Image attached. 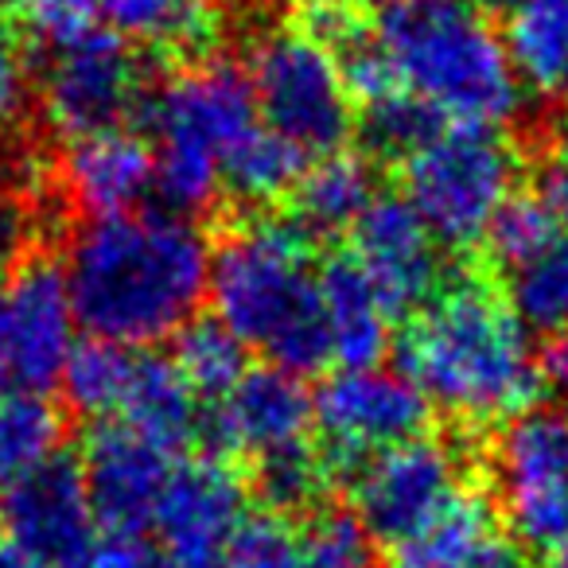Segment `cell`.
<instances>
[{
    "label": "cell",
    "mask_w": 568,
    "mask_h": 568,
    "mask_svg": "<svg viewBox=\"0 0 568 568\" xmlns=\"http://www.w3.org/2000/svg\"><path fill=\"white\" fill-rule=\"evenodd\" d=\"M172 363L187 378V386L199 397H214L219 402L230 386L245 374V347L242 339L226 332L219 320H195L175 335V355Z\"/></svg>",
    "instance_id": "f1b7e54d"
},
{
    "label": "cell",
    "mask_w": 568,
    "mask_h": 568,
    "mask_svg": "<svg viewBox=\"0 0 568 568\" xmlns=\"http://www.w3.org/2000/svg\"><path fill=\"white\" fill-rule=\"evenodd\" d=\"M312 425H316V397L308 394L301 374L281 366L245 371L214 402L211 417L222 448L253 456L257 464L304 448Z\"/></svg>",
    "instance_id": "e0dca14e"
},
{
    "label": "cell",
    "mask_w": 568,
    "mask_h": 568,
    "mask_svg": "<svg viewBox=\"0 0 568 568\" xmlns=\"http://www.w3.org/2000/svg\"><path fill=\"white\" fill-rule=\"evenodd\" d=\"M105 20L133 48H156L191 55L219 32L211 0H102Z\"/></svg>",
    "instance_id": "cb8c5ba5"
},
{
    "label": "cell",
    "mask_w": 568,
    "mask_h": 568,
    "mask_svg": "<svg viewBox=\"0 0 568 568\" xmlns=\"http://www.w3.org/2000/svg\"><path fill=\"white\" fill-rule=\"evenodd\" d=\"M79 568H172V560L160 541H149L144 534H110L90 549Z\"/></svg>",
    "instance_id": "74e56055"
},
{
    "label": "cell",
    "mask_w": 568,
    "mask_h": 568,
    "mask_svg": "<svg viewBox=\"0 0 568 568\" xmlns=\"http://www.w3.org/2000/svg\"><path fill=\"white\" fill-rule=\"evenodd\" d=\"M541 371H545V378H549L552 386H557L560 394L568 397V332H565V335H557V339L549 343Z\"/></svg>",
    "instance_id": "ab89813d"
},
{
    "label": "cell",
    "mask_w": 568,
    "mask_h": 568,
    "mask_svg": "<svg viewBox=\"0 0 568 568\" xmlns=\"http://www.w3.org/2000/svg\"><path fill=\"white\" fill-rule=\"evenodd\" d=\"M59 187L90 219H118L144 206L156 191V156L144 136L121 129L90 133L67 144Z\"/></svg>",
    "instance_id": "ac0fdd59"
},
{
    "label": "cell",
    "mask_w": 568,
    "mask_h": 568,
    "mask_svg": "<svg viewBox=\"0 0 568 568\" xmlns=\"http://www.w3.org/2000/svg\"><path fill=\"white\" fill-rule=\"evenodd\" d=\"M371 36L397 90L444 125L503 129L526 102L503 32L475 0H374Z\"/></svg>",
    "instance_id": "3957f363"
},
{
    "label": "cell",
    "mask_w": 568,
    "mask_h": 568,
    "mask_svg": "<svg viewBox=\"0 0 568 568\" xmlns=\"http://www.w3.org/2000/svg\"><path fill=\"white\" fill-rule=\"evenodd\" d=\"M537 199L549 206V214L557 219V226L568 234V136L552 149V156L545 160L541 195Z\"/></svg>",
    "instance_id": "f35d334b"
},
{
    "label": "cell",
    "mask_w": 568,
    "mask_h": 568,
    "mask_svg": "<svg viewBox=\"0 0 568 568\" xmlns=\"http://www.w3.org/2000/svg\"><path fill=\"white\" fill-rule=\"evenodd\" d=\"M327 479H332V464H327L320 452H312V444L257 464L261 495L268 498V510H276V514L316 506L327 490Z\"/></svg>",
    "instance_id": "4dcf8cb0"
},
{
    "label": "cell",
    "mask_w": 568,
    "mask_h": 568,
    "mask_svg": "<svg viewBox=\"0 0 568 568\" xmlns=\"http://www.w3.org/2000/svg\"><path fill=\"white\" fill-rule=\"evenodd\" d=\"M12 12L36 43L59 51L94 36L105 4L102 0H12Z\"/></svg>",
    "instance_id": "d6a6232c"
},
{
    "label": "cell",
    "mask_w": 568,
    "mask_h": 568,
    "mask_svg": "<svg viewBox=\"0 0 568 568\" xmlns=\"http://www.w3.org/2000/svg\"><path fill=\"white\" fill-rule=\"evenodd\" d=\"M503 40L529 98L568 102V0H514Z\"/></svg>",
    "instance_id": "44dd1931"
},
{
    "label": "cell",
    "mask_w": 568,
    "mask_h": 568,
    "mask_svg": "<svg viewBox=\"0 0 568 568\" xmlns=\"http://www.w3.org/2000/svg\"><path fill=\"white\" fill-rule=\"evenodd\" d=\"M475 4H479V9H510L514 0H475Z\"/></svg>",
    "instance_id": "b9f144b4"
},
{
    "label": "cell",
    "mask_w": 568,
    "mask_h": 568,
    "mask_svg": "<svg viewBox=\"0 0 568 568\" xmlns=\"http://www.w3.org/2000/svg\"><path fill=\"white\" fill-rule=\"evenodd\" d=\"M560 234L557 219L549 214V206L537 195H514L510 206L498 214V222L490 226L487 245L506 268L521 265L526 257H534L541 245H549Z\"/></svg>",
    "instance_id": "836d02e7"
},
{
    "label": "cell",
    "mask_w": 568,
    "mask_h": 568,
    "mask_svg": "<svg viewBox=\"0 0 568 568\" xmlns=\"http://www.w3.org/2000/svg\"><path fill=\"white\" fill-rule=\"evenodd\" d=\"M301 529L276 510L245 514L237 534L230 537L222 568H296Z\"/></svg>",
    "instance_id": "1f68e13d"
},
{
    "label": "cell",
    "mask_w": 568,
    "mask_h": 568,
    "mask_svg": "<svg viewBox=\"0 0 568 568\" xmlns=\"http://www.w3.org/2000/svg\"><path fill=\"white\" fill-rule=\"evenodd\" d=\"M293 195L296 206H301L304 230L339 234V230H355V222L374 206L378 175H374L371 160L339 149L332 156H320L316 164H308V172H304L301 187Z\"/></svg>",
    "instance_id": "7402d4cb"
},
{
    "label": "cell",
    "mask_w": 568,
    "mask_h": 568,
    "mask_svg": "<svg viewBox=\"0 0 568 568\" xmlns=\"http://www.w3.org/2000/svg\"><path fill=\"white\" fill-rule=\"evenodd\" d=\"M242 521V475L222 456H195L175 464L152 526L172 568H222L226 545Z\"/></svg>",
    "instance_id": "5bb4252c"
},
{
    "label": "cell",
    "mask_w": 568,
    "mask_h": 568,
    "mask_svg": "<svg viewBox=\"0 0 568 568\" xmlns=\"http://www.w3.org/2000/svg\"><path fill=\"white\" fill-rule=\"evenodd\" d=\"M433 405L402 371L358 366L339 371L316 394V425L339 459H371L417 440Z\"/></svg>",
    "instance_id": "7c38bea8"
},
{
    "label": "cell",
    "mask_w": 568,
    "mask_h": 568,
    "mask_svg": "<svg viewBox=\"0 0 568 568\" xmlns=\"http://www.w3.org/2000/svg\"><path fill=\"white\" fill-rule=\"evenodd\" d=\"M467 464L452 444L417 436L363 459L351 479L355 518L374 541L405 545L467 495Z\"/></svg>",
    "instance_id": "9c48e42d"
},
{
    "label": "cell",
    "mask_w": 568,
    "mask_h": 568,
    "mask_svg": "<svg viewBox=\"0 0 568 568\" xmlns=\"http://www.w3.org/2000/svg\"><path fill=\"white\" fill-rule=\"evenodd\" d=\"M79 327L121 347H152L195 324L211 281V242L175 211L90 219L67 242Z\"/></svg>",
    "instance_id": "6da1fadb"
},
{
    "label": "cell",
    "mask_w": 568,
    "mask_h": 568,
    "mask_svg": "<svg viewBox=\"0 0 568 568\" xmlns=\"http://www.w3.org/2000/svg\"><path fill=\"white\" fill-rule=\"evenodd\" d=\"M36 230L32 191L12 160L0 156V268L17 265Z\"/></svg>",
    "instance_id": "d590c367"
},
{
    "label": "cell",
    "mask_w": 568,
    "mask_h": 568,
    "mask_svg": "<svg viewBox=\"0 0 568 568\" xmlns=\"http://www.w3.org/2000/svg\"><path fill=\"white\" fill-rule=\"evenodd\" d=\"M510 308L529 332H568V234L560 230L549 245L510 268Z\"/></svg>",
    "instance_id": "484cf974"
},
{
    "label": "cell",
    "mask_w": 568,
    "mask_h": 568,
    "mask_svg": "<svg viewBox=\"0 0 568 568\" xmlns=\"http://www.w3.org/2000/svg\"><path fill=\"white\" fill-rule=\"evenodd\" d=\"M63 417L43 397H0V479H20L59 459Z\"/></svg>",
    "instance_id": "4316f807"
},
{
    "label": "cell",
    "mask_w": 568,
    "mask_h": 568,
    "mask_svg": "<svg viewBox=\"0 0 568 568\" xmlns=\"http://www.w3.org/2000/svg\"><path fill=\"white\" fill-rule=\"evenodd\" d=\"M79 467L98 521L110 526V534H144V526L156 521L160 498L175 471V452L125 420H110L90 433Z\"/></svg>",
    "instance_id": "9a60e30c"
},
{
    "label": "cell",
    "mask_w": 568,
    "mask_h": 568,
    "mask_svg": "<svg viewBox=\"0 0 568 568\" xmlns=\"http://www.w3.org/2000/svg\"><path fill=\"white\" fill-rule=\"evenodd\" d=\"M296 568H374V537L355 514L324 510L301 529Z\"/></svg>",
    "instance_id": "f546056e"
},
{
    "label": "cell",
    "mask_w": 568,
    "mask_h": 568,
    "mask_svg": "<svg viewBox=\"0 0 568 568\" xmlns=\"http://www.w3.org/2000/svg\"><path fill=\"white\" fill-rule=\"evenodd\" d=\"M394 568H526V552L495 506L467 490L433 526L397 545Z\"/></svg>",
    "instance_id": "d6986e66"
},
{
    "label": "cell",
    "mask_w": 568,
    "mask_h": 568,
    "mask_svg": "<svg viewBox=\"0 0 568 568\" xmlns=\"http://www.w3.org/2000/svg\"><path fill=\"white\" fill-rule=\"evenodd\" d=\"M156 195L175 214L206 211L226 191V168L265 121L242 71L199 63L180 71L152 98Z\"/></svg>",
    "instance_id": "5b68a950"
},
{
    "label": "cell",
    "mask_w": 568,
    "mask_h": 568,
    "mask_svg": "<svg viewBox=\"0 0 568 568\" xmlns=\"http://www.w3.org/2000/svg\"><path fill=\"white\" fill-rule=\"evenodd\" d=\"M320 296H324L327 355L339 371L378 366L394 343L397 312L382 301V293L363 276L351 257L320 268Z\"/></svg>",
    "instance_id": "ffe728a7"
},
{
    "label": "cell",
    "mask_w": 568,
    "mask_h": 568,
    "mask_svg": "<svg viewBox=\"0 0 568 568\" xmlns=\"http://www.w3.org/2000/svg\"><path fill=\"white\" fill-rule=\"evenodd\" d=\"M144 102V71L133 43L118 32H94L59 48L40 82L43 121L67 141L121 129Z\"/></svg>",
    "instance_id": "8fae6325"
},
{
    "label": "cell",
    "mask_w": 568,
    "mask_h": 568,
    "mask_svg": "<svg viewBox=\"0 0 568 568\" xmlns=\"http://www.w3.org/2000/svg\"><path fill=\"white\" fill-rule=\"evenodd\" d=\"M79 347V316L63 265L17 261L0 273V397H43Z\"/></svg>",
    "instance_id": "ba28073f"
},
{
    "label": "cell",
    "mask_w": 568,
    "mask_h": 568,
    "mask_svg": "<svg viewBox=\"0 0 568 568\" xmlns=\"http://www.w3.org/2000/svg\"><path fill=\"white\" fill-rule=\"evenodd\" d=\"M0 521L12 545L48 568H79L98 545V514L82 467L63 456L9 483Z\"/></svg>",
    "instance_id": "4fadbf2b"
},
{
    "label": "cell",
    "mask_w": 568,
    "mask_h": 568,
    "mask_svg": "<svg viewBox=\"0 0 568 568\" xmlns=\"http://www.w3.org/2000/svg\"><path fill=\"white\" fill-rule=\"evenodd\" d=\"M521 156L495 125H436L402 156L405 203L440 245L487 242L498 214L518 195Z\"/></svg>",
    "instance_id": "8992f818"
},
{
    "label": "cell",
    "mask_w": 568,
    "mask_h": 568,
    "mask_svg": "<svg viewBox=\"0 0 568 568\" xmlns=\"http://www.w3.org/2000/svg\"><path fill=\"white\" fill-rule=\"evenodd\" d=\"M308 172V156L301 149L261 125L250 141L237 149L226 168V191H234L245 203H273L281 195H293Z\"/></svg>",
    "instance_id": "83f0119b"
},
{
    "label": "cell",
    "mask_w": 568,
    "mask_h": 568,
    "mask_svg": "<svg viewBox=\"0 0 568 568\" xmlns=\"http://www.w3.org/2000/svg\"><path fill=\"white\" fill-rule=\"evenodd\" d=\"M552 568H568V549L557 552V560H552Z\"/></svg>",
    "instance_id": "7bdbcfd3"
},
{
    "label": "cell",
    "mask_w": 568,
    "mask_h": 568,
    "mask_svg": "<svg viewBox=\"0 0 568 568\" xmlns=\"http://www.w3.org/2000/svg\"><path fill=\"white\" fill-rule=\"evenodd\" d=\"M351 261L394 312H417L440 288V242L402 195H378L355 222Z\"/></svg>",
    "instance_id": "2e32d148"
},
{
    "label": "cell",
    "mask_w": 568,
    "mask_h": 568,
    "mask_svg": "<svg viewBox=\"0 0 568 568\" xmlns=\"http://www.w3.org/2000/svg\"><path fill=\"white\" fill-rule=\"evenodd\" d=\"M397 355L425 402L464 425L518 417L541 386L529 327L479 276L440 284L409 316Z\"/></svg>",
    "instance_id": "7a4b0ae2"
},
{
    "label": "cell",
    "mask_w": 568,
    "mask_h": 568,
    "mask_svg": "<svg viewBox=\"0 0 568 568\" xmlns=\"http://www.w3.org/2000/svg\"><path fill=\"white\" fill-rule=\"evenodd\" d=\"M121 420L175 452L180 444H187V436L199 425V394L187 386L172 358L136 355V374Z\"/></svg>",
    "instance_id": "603a6c76"
},
{
    "label": "cell",
    "mask_w": 568,
    "mask_h": 568,
    "mask_svg": "<svg viewBox=\"0 0 568 568\" xmlns=\"http://www.w3.org/2000/svg\"><path fill=\"white\" fill-rule=\"evenodd\" d=\"M206 301L245 351L293 374L332 363L312 237L301 222L245 219L211 250Z\"/></svg>",
    "instance_id": "277c9868"
},
{
    "label": "cell",
    "mask_w": 568,
    "mask_h": 568,
    "mask_svg": "<svg viewBox=\"0 0 568 568\" xmlns=\"http://www.w3.org/2000/svg\"><path fill=\"white\" fill-rule=\"evenodd\" d=\"M0 568H48V565L36 560L32 552H24L20 545H12L9 537H0Z\"/></svg>",
    "instance_id": "60d3db41"
},
{
    "label": "cell",
    "mask_w": 568,
    "mask_h": 568,
    "mask_svg": "<svg viewBox=\"0 0 568 568\" xmlns=\"http://www.w3.org/2000/svg\"><path fill=\"white\" fill-rule=\"evenodd\" d=\"M495 479L510 529L534 549H568V413L526 409L495 444Z\"/></svg>",
    "instance_id": "30bf717a"
},
{
    "label": "cell",
    "mask_w": 568,
    "mask_h": 568,
    "mask_svg": "<svg viewBox=\"0 0 568 568\" xmlns=\"http://www.w3.org/2000/svg\"><path fill=\"white\" fill-rule=\"evenodd\" d=\"M28 90H32V79H28L24 48H20L9 9L0 4V133H9L28 110Z\"/></svg>",
    "instance_id": "8d00e7d4"
},
{
    "label": "cell",
    "mask_w": 568,
    "mask_h": 568,
    "mask_svg": "<svg viewBox=\"0 0 568 568\" xmlns=\"http://www.w3.org/2000/svg\"><path fill=\"white\" fill-rule=\"evenodd\" d=\"M245 82L273 133L304 156H332L355 125L343 63L304 24H268L245 48Z\"/></svg>",
    "instance_id": "52a82bcc"
},
{
    "label": "cell",
    "mask_w": 568,
    "mask_h": 568,
    "mask_svg": "<svg viewBox=\"0 0 568 568\" xmlns=\"http://www.w3.org/2000/svg\"><path fill=\"white\" fill-rule=\"evenodd\" d=\"M363 113H366V136H371L378 149L397 152V156L417 149L436 125H444V121H436L433 113L420 110V105L405 94H394L378 105H366Z\"/></svg>",
    "instance_id": "e575fe53"
},
{
    "label": "cell",
    "mask_w": 568,
    "mask_h": 568,
    "mask_svg": "<svg viewBox=\"0 0 568 568\" xmlns=\"http://www.w3.org/2000/svg\"><path fill=\"white\" fill-rule=\"evenodd\" d=\"M133 374H136L133 347H121V343L94 339V335H90L87 343H79V347L71 351L59 386H63L67 405H71L74 413L94 417V420H113L125 409Z\"/></svg>",
    "instance_id": "d4e9b609"
}]
</instances>
